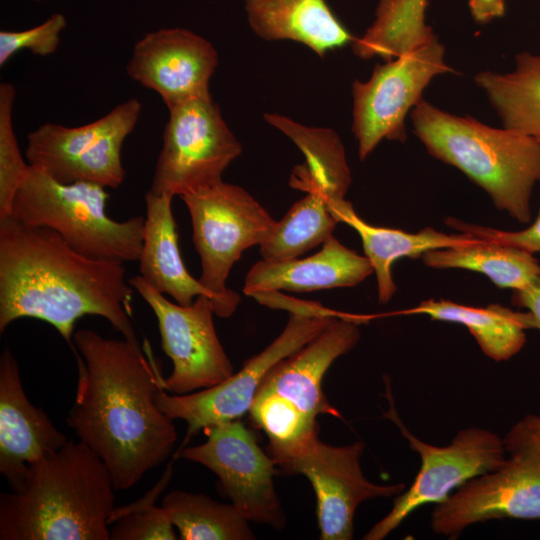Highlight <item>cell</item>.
<instances>
[{
    "label": "cell",
    "mask_w": 540,
    "mask_h": 540,
    "mask_svg": "<svg viewBox=\"0 0 540 540\" xmlns=\"http://www.w3.org/2000/svg\"><path fill=\"white\" fill-rule=\"evenodd\" d=\"M327 205L338 223L347 224L360 236L364 254L376 275L378 300L383 304L397 290L392 267L398 259H417L430 250L467 245L477 240V237L469 233L447 234L432 227L409 233L401 229L374 226L364 221L345 199Z\"/></svg>",
    "instance_id": "21"
},
{
    "label": "cell",
    "mask_w": 540,
    "mask_h": 540,
    "mask_svg": "<svg viewBox=\"0 0 540 540\" xmlns=\"http://www.w3.org/2000/svg\"><path fill=\"white\" fill-rule=\"evenodd\" d=\"M129 283L153 311L161 347L173 363L163 390L183 395L215 386L233 375V366L215 330L212 301L203 295L190 305L168 300L140 275Z\"/></svg>",
    "instance_id": "12"
},
{
    "label": "cell",
    "mask_w": 540,
    "mask_h": 540,
    "mask_svg": "<svg viewBox=\"0 0 540 540\" xmlns=\"http://www.w3.org/2000/svg\"><path fill=\"white\" fill-rule=\"evenodd\" d=\"M245 10L251 29L260 38L296 41L320 57L356 38L326 0H245Z\"/></svg>",
    "instance_id": "22"
},
{
    "label": "cell",
    "mask_w": 540,
    "mask_h": 540,
    "mask_svg": "<svg viewBox=\"0 0 540 540\" xmlns=\"http://www.w3.org/2000/svg\"><path fill=\"white\" fill-rule=\"evenodd\" d=\"M364 449L360 440L333 446L317 437L302 451L276 465L277 471L304 475L311 483L322 540L352 539L354 514L360 503L405 490L402 483L379 485L369 481L360 464Z\"/></svg>",
    "instance_id": "14"
},
{
    "label": "cell",
    "mask_w": 540,
    "mask_h": 540,
    "mask_svg": "<svg viewBox=\"0 0 540 540\" xmlns=\"http://www.w3.org/2000/svg\"><path fill=\"white\" fill-rule=\"evenodd\" d=\"M115 486L80 440L29 467L19 490L0 495V540H110Z\"/></svg>",
    "instance_id": "3"
},
{
    "label": "cell",
    "mask_w": 540,
    "mask_h": 540,
    "mask_svg": "<svg viewBox=\"0 0 540 540\" xmlns=\"http://www.w3.org/2000/svg\"><path fill=\"white\" fill-rule=\"evenodd\" d=\"M142 108L140 100L130 98L84 125L42 124L27 136V162L61 183L118 188L126 177L122 146L135 129Z\"/></svg>",
    "instance_id": "8"
},
{
    "label": "cell",
    "mask_w": 540,
    "mask_h": 540,
    "mask_svg": "<svg viewBox=\"0 0 540 540\" xmlns=\"http://www.w3.org/2000/svg\"><path fill=\"white\" fill-rule=\"evenodd\" d=\"M367 320L350 314L336 317L315 338L275 364L257 392L275 393L314 418L324 414L342 418L327 400L322 381L333 362L356 346L359 325Z\"/></svg>",
    "instance_id": "18"
},
{
    "label": "cell",
    "mask_w": 540,
    "mask_h": 540,
    "mask_svg": "<svg viewBox=\"0 0 540 540\" xmlns=\"http://www.w3.org/2000/svg\"><path fill=\"white\" fill-rule=\"evenodd\" d=\"M374 272L365 255L331 236L320 251L304 259L256 262L248 271L243 292L247 296L287 290L308 292L354 287Z\"/></svg>",
    "instance_id": "19"
},
{
    "label": "cell",
    "mask_w": 540,
    "mask_h": 540,
    "mask_svg": "<svg viewBox=\"0 0 540 540\" xmlns=\"http://www.w3.org/2000/svg\"><path fill=\"white\" fill-rule=\"evenodd\" d=\"M68 441L46 412L29 401L18 363L5 349L0 357V473L11 491L21 488L33 463Z\"/></svg>",
    "instance_id": "17"
},
{
    "label": "cell",
    "mask_w": 540,
    "mask_h": 540,
    "mask_svg": "<svg viewBox=\"0 0 540 540\" xmlns=\"http://www.w3.org/2000/svg\"><path fill=\"white\" fill-rule=\"evenodd\" d=\"M385 395L390 406L384 415L396 424L410 448L419 453L421 468L412 485L398 494L390 512L365 534V540L384 539L420 506L441 503L453 490L474 477L498 469L507 459L503 440L482 428L461 430L446 447L421 441L399 418L389 382H386Z\"/></svg>",
    "instance_id": "10"
},
{
    "label": "cell",
    "mask_w": 540,
    "mask_h": 540,
    "mask_svg": "<svg viewBox=\"0 0 540 540\" xmlns=\"http://www.w3.org/2000/svg\"><path fill=\"white\" fill-rule=\"evenodd\" d=\"M445 48L438 37L384 64H376L371 77L352 85V131L358 156L365 160L383 140L404 142L405 118L422 100L431 80L453 72L444 61Z\"/></svg>",
    "instance_id": "11"
},
{
    "label": "cell",
    "mask_w": 540,
    "mask_h": 540,
    "mask_svg": "<svg viewBox=\"0 0 540 540\" xmlns=\"http://www.w3.org/2000/svg\"><path fill=\"white\" fill-rule=\"evenodd\" d=\"M515 62L510 73L484 71L476 74L474 81L487 95L504 128L540 143V56L522 52Z\"/></svg>",
    "instance_id": "26"
},
{
    "label": "cell",
    "mask_w": 540,
    "mask_h": 540,
    "mask_svg": "<svg viewBox=\"0 0 540 540\" xmlns=\"http://www.w3.org/2000/svg\"><path fill=\"white\" fill-rule=\"evenodd\" d=\"M346 313L332 311L313 302L301 301L283 331L260 353L221 383L198 392L171 395L162 388L155 394L160 411L172 420L187 423L188 439L207 427L239 419L249 412L253 399L267 373L318 334L336 317Z\"/></svg>",
    "instance_id": "7"
},
{
    "label": "cell",
    "mask_w": 540,
    "mask_h": 540,
    "mask_svg": "<svg viewBox=\"0 0 540 540\" xmlns=\"http://www.w3.org/2000/svg\"><path fill=\"white\" fill-rule=\"evenodd\" d=\"M133 289L124 263L82 255L52 229L0 221L1 333L17 319L34 318L52 325L72 349L75 323L97 315L140 344L131 321Z\"/></svg>",
    "instance_id": "2"
},
{
    "label": "cell",
    "mask_w": 540,
    "mask_h": 540,
    "mask_svg": "<svg viewBox=\"0 0 540 540\" xmlns=\"http://www.w3.org/2000/svg\"><path fill=\"white\" fill-rule=\"evenodd\" d=\"M31 1L40 2V1H47V0H31Z\"/></svg>",
    "instance_id": "37"
},
{
    "label": "cell",
    "mask_w": 540,
    "mask_h": 540,
    "mask_svg": "<svg viewBox=\"0 0 540 540\" xmlns=\"http://www.w3.org/2000/svg\"><path fill=\"white\" fill-rule=\"evenodd\" d=\"M182 540H251L249 521L232 504L182 490L168 492L161 502Z\"/></svg>",
    "instance_id": "27"
},
{
    "label": "cell",
    "mask_w": 540,
    "mask_h": 540,
    "mask_svg": "<svg viewBox=\"0 0 540 540\" xmlns=\"http://www.w3.org/2000/svg\"><path fill=\"white\" fill-rule=\"evenodd\" d=\"M181 199L189 211L200 256L199 281L221 300L229 318L241 300L226 286L231 268L244 250L269 237L276 221L245 189L223 181Z\"/></svg>",
    "instance_id": "6"
},
{
    "label": "cell",
    "mask_w": 540,
    "mask_h": 540,
    "mask_svg": "<svg viewBox=\"0 0 540 540\" xmlns=\"http://www.w3.org/2000/svg\"><path fill=\"white\" fill-rule=\"evenodd\" d=\"M207 440L182 448L180 457L201 464L218 478V489L251 522L282 529L286 516L276 492V466L239 419L203 429Z\"/></svg>",
    "instance_id": "13"
},
{
    "label": "cell",
    "mask_w": 540,
    "mask_h": 540,
    "mask_svg": "<svg viewBox=\"0 0 540 540\" xmlns=\"http://www.w3.org/2000/svg\"><path fill=\"white\" fill-rule=\"evenodd\" d=\"M402 313L424 314L431 320L464 325L483 353L495 361L508 360L517 354L525 343V331L536 329L529 311H514L500 304L473 307L450 300L428 299Z\"/></svg>",
    "instance_id": "24"
},
{
    "label": "cell",
    "mask_w": 540,
    "mask_h": 540,
    "mask_svg": "<svg viewBox=\"0 0 540 540\" xmlns=\"http://www.w3.org/2000/svg\"><path fill=\"white\" fill-rule=\"evenodd\" d=\"M106 188L90 182L65 184L32 167L13 202L11 218L46 227L90 258L138 262L143 245V216L117 221L106 213Z\"/></svg>",
    "instance_id": "5"
},
{
    "label": "cell",
    "mask_w": 540,
    "mask_h": 540,
    "mask_svg": "<svg viewBox=\"0 0 540 540\" xmlns=\"http://www.w3.org/2000/svg\"><path fill=\"white\" fill-rule=\"evenodd\" d=\"M468 6L473 19L477 23L486 24L504 16L506 0H469Z\"/></svg>",
    "instance_id": "36"
},
{
    "label": "cell",
    "mask_w": 540,
    "mask_h": 540,
    "mask_svg": "<svg viewBox=\"0 0 540 540\" xmlns=\"http://www.w3.org/2000/svg\"><path fill=\"white\" fill-rule=\"evenodd\" d=\"M509 453L528 445H540V417L527 415L508 432L503 440Z\"/></svg>",
    "instance_id": "34"
},
{
    "label": "cell",
    "mask_w": 540,
    "mask_h": 540,
    "mask_svg": "<svg viewBox=\"0 0 540 540\" xmlns=\"http://www.w3.org/2000/svg\"><path fill=\"white\" fill-rule=\"evenodd\" d=\"M423 263L435 269H464L482 273L498 288L521 290L540 275V264L524 249L477 238L457 247L430 250Z\"/></svg>",
    "instance_id": "25"
},
{
    "label": "cell",
    "mask_w": 540,
    "mask_h": 540,
    "mask_svg": "<svg viewBox=\"0 0 540 540\" xmlns=\"http://www.w3.org/2000/svg\"><path fill=\"white\" fill-rule=\"evenodd\" d=\"M338 224L326 197L318 190L307 192L279 221L269 237L259 245L265 261L298 258L333 236Z\"/></svg>",
    "instance_id": "28"
},
{
    "label": "cell",
    "mask_w": 540,
    "mask_h": 540,
    "mask_svg": "<svg viewBox=\"0 0 540 540\" xmlns=\"http://www.w3.org/2000/svg\"><path fill=\"white\" fill-rule=\"evenodd\" d=\"M413 133L428 153L456 167L480 186L499 210L531 221V194L540 181V143L471 116L443 111L424 99L411 111Z\"/></svg>",
    "instance_id": "4"
},
{
    "label": "cell",
    "mask_w": 540,
    "mask_h": 540,
    "mask_svg": "<svg viewBox=\"0 0 540 540\" xmlns=\"http://www.w3.org/2000/svg\"><path fill=\"white\" fill-rule=\"evenodd\" d=\"M219 64L214 45L185 28L146 33L134 45L127 75L156 92L168 110L210 97L209 82Z\"/></svg>",
    "instance_id": "16"
},
{
    "label": "cell",
    "mask_w": 540,
    "mask_h": 540,
    "mask_svg": "<svg viewBox=\"0 0 540 540\" xmlns=\"http://www.w3.org/2000/svg\"><path fill=\"white\" fill-rule=\"evenodd\" d=\"M67 21L63 14L54 13L41 24L26 30L0 31V66L3 67L16 53L28 50L45 57L56 52Z\"/></svg>",
    "instance_id": "32"
},
{
    "label": "cell",
    "mask_w": 540,
    "mask_h": 540,
    "mask_svg": "<svg viewBox=\"0 0 540 540\" xmlns=\"http://www.w3.org/2000/svg\"><path fill=\"white\" fill-rule=\"evenodd\" d=\"M445 224L483 240L515 246L533 254L540 252V210L536 220L528 228L519 231H504L478 226L451 217L445 220Z\"/></svg>",
    "instance_id": "33"
},
{
    "label": "cell",
    "mask_w": 540,
    "mask_h": 540,
    "mask_svg": "<svg viewBox=\"0 0 540 540\" xmlns=\"http://www.w3.org/2000/svg\"><path fill=\"white\" fill-rule=\"evenodd\" d=\"M15 87L0 84V221L11 216L13 202L31 166L23 158L13 125Z\"/></svg>",
    "instance_id": "31"
},
{
    "label": "cell",
    "mask_w": 540,
    "mask_h": 540,
    "mask_svg": "<svg viewBox=\"0 0 540 540\" xmlns=\"http://www.w3.org/2000/svg\"><path fill=\"white\" fill-rule=\"evenodd\" d=\"M512 304L526 308L534 317L536 329L540 330V275L528 286L513 291Z\"/></svg>",
    "instance_id": "35"
},
{
    "label": "cell",
    "mask_w": 540,
    "mask_h": 540,
    "mask_svg": "<svg viewBox=\"0 0 540 540\" xmlns=\"http://www.w3.org/2000/svg\"><path fill=\"white\" fill-rule=\"evenodd\" d=\"M173 195H145L146 218L139 272L156 291L167 294L180 305H190L200 296L212 301L215 315L227 318L221 300L187 270L178 246L177 226L172 212Z\"/></svg>",
    "instance_id": "20"
},
{
    "label": "cell",
    "mask_w": 540,
    "mask_h": 540,
    "mask_svg": "<svg viewBox=\"0 0 540 540\" xmlns=\"http://www.w3.org/2000/svg\"><path fill=\"white\" fill-rule=\"evenodd\" d=\"M251 420L268 437L267 453L275 466L296 455L318 437L317 418L285 398L257 392L249 409Z\"/></svg>",
    "instance_id": "29"
},
{
    "label": "cell",
    "mask_w": 540,
    "mask_h": 540,
    "mask_svg": "<svg viewBox=\"0 0 540 540\" xmlns=\"http://www.w3.org/2000/svg\"><path fill=\"white\" fill-rule=\"evenodd\" d=\"M168 111L149 191L181 197L223 181L224 171L241 154L242 146L212 96Z\"/></svg>",
    "instance_id": "9"
},
{
    "label": "cell",
    "mask_w": 540,
    "mask_h": 540,
    "mask_svg": "<svg viewBox=\"0 0 540 540\" xmlns=\"http://www.w3.org/2000/svg\"><path fill=\"white\" fill-rule=\"evenodd\" d=\"M264 119L284 133L303 152L306 162L296 166L290 186L305 192L318 190L329 202L344 199L351 172L342 141L331 129L309 127L279 114H265Z\"/></svg>",
    "instance_id": "23"
},
{
    "label": "cell",
    "mask_w": 540,
    "mask_h": 540,
    "mask_svg": "<svg viewBox=\"0 0 540 540\" xmlns=\"http://www.w3.org/2000/svg\"><path fill=\"white\" fill-rule=\"evenodd\" d=\"M498 469L477 476L438 503L432 530L455 539L467 526L491 519H540V445L510 453Z\"/></svg>",
    "instance_id": "15"
},
{
    "label": "cell",
    "mask_w": 540,
    "mask_h": 540,
    "mask_svg": "<svg viewBox=\"0 0 540 540\" xmlns=\"http://www.w3.org/2000/svg\"><path fill=\"white\" fill-rule=\"evenodd\" d=\"M172 463L157 484L137 501L115 507L109 519L112 540H175L174 525L167 511L155 502L172 475Z\"/></svg>",
    "instance_id": "30"
},
{
    "label": "cell",
    "mask_w": 540,
    "mask_h": 540,
    "mask_svg": "<svg viewBox=\"0 0 540 540\" xmlns=\"http://www.w3.org/2000/svg\"><path fill=\"white\" fill-rule=\"evenodd\" d=\"M72 350L78 379L67 426L105 463L115 489H130L177 441L173 420L155 402L164 378L147 342L142 348L80 329Z\"/></svg>",
    "instance_id": "1"
}]
</instances>
